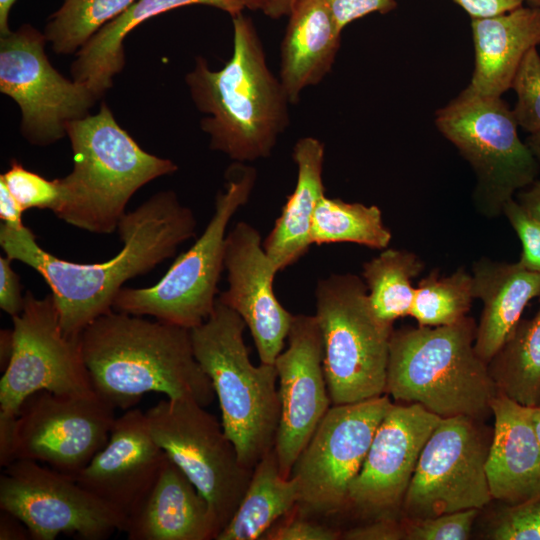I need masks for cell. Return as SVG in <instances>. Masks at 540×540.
<instances>
[{
    "instance_id": "cell-28",
    "label": "cell",
    "mask_w": 540,
    "mask_h": 540,
    "mask_svg": "<svg viewBox=\"0 0 540 540\" xmlns=\"http://www.w3.org/2000/svg\"><path fill=\"white\" fill-rule=\"evenodd\" d=\"M297 503V483L281 474L272 449L253 468L239 506L216 540L262 539Z\"/></svg>"
},
{
    "instance_id": "cell-35",
    "label": "cell",
    "mask_w": 540,
    "mask_h": 540,
    "mask_svg": "<svg viewBox=\"0 0 540 540\" xmlns=\"http://www.w3.org/2000/svg\"><path fill=\"white\" fill-rule=\"evenodd\" d=\"M517 102L513 114L518 126L529 134L540 130V55L536 47L524 56L512 86Z\"/></svg>"
},
{
    "instance_id": "cell-51",
    "label": "cell",
    "mask_w": 540,
    "mask_h": 540,
    "mask_svg": "<svg viewBox=\"0 0 540 540\" xmlns=\"http://www.w3.org/2000/svg\"><path fill=\"white\" fill-rule=\"evenodd\" d=\"M244 8L253 11H262L266 8L270 0H239Z\"/></svg>"
},
{
    "instance_id": "cell-46",
    "label": "cell",
    "mask_w": 540,
    "mask_h": 540,
    "mask_svg": "<svg viewBox=\"0 0 540 540\" xmlns=\"http://www.w3.org/2000/svg\"><path fill=\"white\" fill-rule=\"evenodd\" d=\"M521 207L540 224V181L535 180L516 194Z\"/></svg>"
},
{
    "instance_id": "cell-6",
    "label": "cell",
    "mask_w": 540,
    "mask_h": 540,
    "mask_svg": "<svg viewBox=\"0 0 540 540\" xmlns=\"http://www.w3.org/2000/svg\"><path fill=\"white\" fill-rule=\"evenodd\" d=\"M245 322L218 298L210 316L190 329L194 355L211 380L221 423L243 465L253 469L274 447L280 417L274 364L255 366Z\"/></svg>"
},
{
    "instance_id": "cell-24",
    "label": "cell",
    "mask_w": 540,
    "mask_h": 540,
    "mask_svg": "<svg viewBox=\"0 0 540 540\" xmlns=\"http://www.w3.org/2000/svg\"><path fill=\"white\" fill-rule=\"evenodd\" d=\"M281 42L279 79L291 104L331 71L341 34L325 0H297Z\"/></svg>"
},
{
    "instance_id": "cell-21",
    "label": "cell",
    "mask_w": 540,
    "mask_h": 540,
    "mask_svg": "<svg viewBox=\"0 0 540 540\" xmlns=\"http://www.w3.org/2000/svg\"><path fill=\"white\" fill-rule=\"evenodd\" d=\"M124 532L129 540H216L220 528L208 501L166 455Z\"/></svg>"
},
{
    "instance_id": "cell-49",
    "label": "cell",
    "mask_w": 540,
    "mask_h": 540,
    "mask_svg": "<svg viewBox=\"0 0 540 540\" xmlns=\"http://www.w3.org/2000/svg\"><path fill=\"white\" fill-rule=\"evenodd\" d=\"M15 0H0V34H8L11 30L8 25L9 13Z\"/></svg>"
},
{
    "instance_id": "cell-41",
    "label": "cell",
    "mask_w": 540,
    "mask_h": 540,
    "mask_svg": "<svg viewBox=\"0 0 540 540\" xmlns=\"http://www.w3.org/2000/svg\"><path fill=\"white\" fill-rule=\"evenodd\" d=\"M346 540H406L402 519L393 516L375 518L342 534Z\"/></svg>"
},
{
    "instance_id": "cell-36",
    "label": "cell",
    "mask_w": 540,
    "mask_h": 540,
    "mask_svg": "<svg viewBox=\"0 0 540 540\" xmlns=\"http://www.w3.org/2000/svg\"><path fill=\"white\" fill-rule=\"evenodd\" d=\"M12 196L21 208L54 210L60 196L58 179L48 180L41 175L27 170L23 165L12 160L10 168L0 175Z\"/></svg>"
},
{
    "instance_id": "cell-2",
    "label": "cell",
    "mask_w": 540,
    "mask_h": 540,
    "mask_svg": "<svg viewBox=\"0 0 540 540\" xmlns=\"http://www.w3.org/2000/svg\"><path fill=\"white\" fill-rule=\"evenodd\" d=\"M80 342L95 393L114 409H131L152 392L204 407L216 398L190 329L112 310L89 324Z\"/></svg>"
},
{
    "instance_id": "cell-25",
    "label": "cell",
    "mask_w": 540,
    "mask_h": 540,
    "mask_svg": "<svg viewBox=\"0 0 540 540\" xmlns=\"http://www.w3.org/2000/svg\"><path fill=\"white\" fill-rule=\"evenodd\" d=\"M475 298L483 303L477 325L475 351L487 364L503 346L528 303L540 296V273L519 262L482 257L472 266Z\"/></svg>"
},
{
    "instance_id": "cell-22",
    "label": "cell",
    "mask_w": 540,
    "mask_h": 540,
    "mask_svg": "<svg viewBox=\"0 0 540 540\" xmlns=\"http://www.w3.org/2000/svg\"><path fill=\"white\" fill-rule=\"evenodd\" d=\"M491 412L494 427L486 473L492 498L511 505L540 494V443L530 407L497 392Z\"/></svg>"
},
{
    "instance_id": "cell-26",
    "label": "cell",
    "mask_w": 540,
    "mask_h": 540,
    "mask_svg": "<svg viewBox=\"0 0 540 540\" xmlns=\"http://www.w3.org/2000/svg\"><path fill=\"white\" fill-rule=\"evenodd\" d=\"M324 152V144L311 136L300 138L293 147L296 186L263 242V248L278 272L296 263L312 245L313 215L318 202L325 196Z\"/></svg>"
},
{
    "instance_id": "cell-1",
    "label": "cell",
    "mask_w": 540,
    "mask_h": 540,
    "mask_svg": "<svg viewBox=\"0 0 540 540\" xmlns=\"http://www.w3.org/2000/svg\"><path fill=\"white\" fill-rule=\"evenodd\" d=\"M196 219L176 194L161 191L125 213L118 230L121 250L110 260L78 263L47 252L28 227L0 226L5 255L37 271L51 289L59 322L69 337H79L100 316L113 310L124 283L172 257L195 235Z\"/></svg>"
},
{
    "instance_id": "cell-8",
    "label": "cell",
    "mask_w": 540,
    "mask_h": 540,
    "mask_svg": "<svg viewBox=\"0 0 540 540\" xmlns=\"http://www.w3.org/2000/svg\"><path fill=\"white\" fill-rule=\"evenodd\" d=\"M256 170L236 162L226 173V185L215 200L207 227L192 247L182 253L154 285L122 288L113 310L192 329L212 313L224 267L226 228L235 212L250 198Z\"/></svg>"
},
{
    "instance_id": "cell-23",
    "label": "cell",
    "mask_w": 540,
    "mask_h": 540,
    "mask_svg": "<svg viewBox=\"0 0 540 540\" xmlns=\"http://www.w3.org/2000/svg\"><path fill=\"white\" fill-rule=\"evenodd\" d=\"M475 68L467 91L501 97L527 52L540 45V7L521 6L471 21Z\"/></svg>"
},
{
    "instance_id": "cell-32",
    "label": "cell",
    "mask_w": 540,
    "mask_h": 540,
    "mask_svg": "<svg viewBox=\"0 0 540 540\" xmlns=\"http://www.w3.org/2000/svg\"><path fill=\"white\" fill-rule=\"evenodd\" d=\"M474 299L472 274L463 267L449 276L434 270L415 287L410 316L418 326L452 325L467 316Z\"/></svg>"
},
{
    "instance_id": "cell-54",
    "label": "cell",
    "mask_w": 540,
    "mask_h": 540,
    "mask_svg": "<svg viewBox=\"0 0 540 540\" xmlns=\"http://www.w3.org/2000/svg\"><path fill=\"white\" fill-rule=\"evenodd\" d=\"M538 406H540V403H539V405H538Z\"/></svg>"
},
{
    "instance_id": "cell-11",
    "label": "cell",
    "mask_w": 540,
    "mask_h": 540,
    "mask_svg": "<svg viewBox=\"0 0 540 540\" xmlns=\"http://www.w3.org/2000/svg\"><path fill=\"white\" fill-rule=\"evenodd\" d=\"M492 434L484 420L441 418L421 451L403 517L425 519L487 506L493 500L486 473Z\"/></svg>"
},
{
    "instance_id": "cell-14",
    "label": "cell",
    "mask_w": 540,
    "mask_h": 540,
    "mask_svg": "<svg viewBox=\"0 0 540 540\" xmlns=\"http://www.w3.org/2000/svg\"><path fill=\"white\" fill-rule=\"evenodd\" d=\"M46 42L30 24L0 38V91L19 106L22 135L39 146L62 139L67 125L89 115L99 98L87 85L65 78L50 64Z\"/></svg>"
},
{
    "instance_id": "cell-19",
    "label": "cell",
    "mask_w": 540,
    "mask_h": 540,
    "mask_svg": "<svg viewBox=\"0 0 540 540\" xmlns=\"http://www.w3.org/2000/svg\"><path fill=\"white\" fill-rule=\"evenodd\" d=\"M224 267L229 286L218 299L243 319L260 362L274 364L284 349L294 315L274 294L273 280L278 271L256 228L241 221L229 232Z\"/></svg>"
},
{
    "instance_id": "cell-13",
    "label": "cell",
    "mask_w": 540,
    "mask_h": 540,
    "mask_svg": "<svg viewBox=\"0 0 540 540\" xmlns=\"http://www.w3.org/2000/svg\"><path fill=\"white\" fill-rule=\"evenodd\" d=\"M392 403L384 394L329 408L291 470L301 513L330 515L347 505L349 486Z\"/></svg>"
},
{
    "instance_id": "cell-38",
    "label": "cell",
    "mask_w": 540,
    "mask_h": 540,
    "mask_svg": "<svg viewBox=\"0 0 540 540\" xmlns=\"http://www.w3.org/2000/svg\"><path fill=\"white\" fill-rule=\"evenodd\" d=\"M502 214L522 243L518 262L527 270L540 273V224L514 198L506 202Z\"/></svg>"
},
{
    "instance_id": "cell-37",
    "label": "cell",
    "mask_w": 540,
    "mask_h": 540,
    "mask_svg": "<svg viewBox=\"0 0 540 540\" xmlns=\"http://www.w3.org/2000/svg\"><path fill=\"white\" fill-rule=\"evenodd\" d=\"M479 512L472 508L425 519L403 517L406 540H467Z\"/></svg>"
},
{
    "instance_id": "cell-27",
    "label": "cell",
    "mask_w": 540,
    "mask_h": 540,
    "mask_svg": "<svg viewBox=\"0 0 540 540\" xmlns=\"http://www.w3.org/2000/svg\"><path fill=\"white\" fill-rule=\"evenodd\" d=\"M194 4L218 8L232 17L245 9L239 0H136L76 52L71 65L72 79L87 85L100 97L125 65L123 41L131 30L161 13Z\"/></svg>"
},
{
    "instance_id": "cell-33",
    "label": "cell",
    "mask_w": 540,
    "mask_h": 540,
    "mask_svg": "<svg viewBox=\"0 0 540 540\" xmlns=\"http://www.w3.org/2000/svg\"><path fill=\"white\" fill-rule=\"evenodd\" d=\"M135 1L63 0L50 16L43 34L56 54H72Z\"/></svg>"
},
{
    "instance_id": "cell-52",
    "label": "cell",
    "mask_w": 540,
    "mask_h": 540,
    "mask_svg": "<svg viewBox=\"0 0 540 540\" xmlns=\"http://www.w3.org/2000/svg\"><path fill=\"white\" fill-rule=\"evenodd\" d=\"M530 415L540 443V406L530 407Z\"/></svg>"
},
{
    "instance_id": "cell-3",
    "label": "cell",
    "mask_w": 540,
    "mask_h": 540,
    "mask_svg": "<svg viewBox=\"0 0 540 540\" xmlns=\"http://www.w3.org/2000/svg\"><path fill=\"white\" fill-rule=\"evenodd\" d=\"M233 51L220 70L197 57L185 80L210 148L238 163L271 155L289 125L288 96L266 62L257 30L242 13L232 17Z\"/></svg>"
},
{
    "instance_id": "cell-42",
    "label": "cell",
    "mask_w": 540,
    "mask_h": 540,
    "mask_svg": "<svg viewBox=\"0 0 540 540\" xmlns=\"http://www.w3.org/2000/svg\"><path fill=\"white\" fill-rule=\"evenodd\" d=\"M12 259L0 257V308L11 317L19 315L25 305L20 280L12 268Z\"/></svg>"
},
{
    "instance_id": "cell-9",
    "label": "cell",
    "mask_w": 540,
    "mask_h": 540,
    "mask_svg": "<svg viewBox=\"0 0 540 540\" xmlns=\"http://www.w3.org/2000/svg\"><path fill=\"white\" fill-rule=\"evenodd\" d=\"M435 124L474 170L480 214L499 216L507 201L536 180L539 162L520 140L513 110L501 97L464 89L436 112Z\"/></svg>"
},
{
    "instance_id": "cell-34",
    "label": "cell",
    "mask_w": 540,
    "mask_h": 540,
    "mask_svg": "<svg viewBox=\"0 0 540 540\" xmlns=\"http://www.w3.org/2000/svg\"><path fill=\"white\" fill-rule=\"evenodd\" d=\"M484 536L491 540H540V494L504 504L490 518Z\"/></svg>"
},
{
    "instance_id": "cell-30",
    "label": "cell",
    "mask_w": 540,
    "mask_h": 540,
    "mask_svg": "<svg viewBox=\"0 0 540 540\" xmlns=\"http://www.w3.org/2000/svg\"><path fill=\"white\" fill-rule=\"evenodd\" d=\"M423 269L424 262L415 253L398 249H386L363 264L368 301L380 321L393 325L410 315L415 296L411 281Z\"/></svg>"
},
{
    "instance_id": "cell-40",
    "label": "cell",
    "mask_w": 540,
    "mask_h": 540,
    "mask_svg": "<svg viewBox=\"0 0 540 540\" xmlns=\"http://www.w3.org/2000/svg\"><path fill=\"white\" fill-rule=\"evenodd\" d=\"M338 29L371 13L386 14L397 7L396 0H325Z\"/></svg>"
},
{
    "instance_id": "cell-20",
    "label": "cell",
    "mask_w": 540,
    "mask_h": 540,
    "mask_svg": "<svg viewBox=\"0 0 540 540\" xmlns=\"http://www.w3.org/2000/svg\"><path fill=\"white\" fill-rule=\"evenodd\" d=\"M165 458L145 412L131 408L116 417L105 446L74 477L126 519L154 484Z\"/></svg>"
},
{
    "instance_id": "cell-16",
    "label": "cell",
    "mask_w": 540,
    "mask_h": 540,
    "mask_svg": "<svg viewBox=\"0 0 540 540\" xmlns=\"http://www.w3.org/2000/svg\"><path fill=\"white\" fill-rule=\"evenodd\" d=\"M114 410L97 394L30 395L16 417L14 461L32 460L76 475L107 443Z\"/></svg>"
},
{
    "instance_id": "cell-53",
    "label": "cell",
    "mask_w": 540,
    "mask_h": 540,
    "mask_svg": "<svg viewBox=\"0 0 540 540\" xmlns=\"http://www.w3.org/2000/svg\"><path fill=\"white\" fill-rule=\"evenodd\" d=\"M529 5L540 7V0H532Z\"/></svg>"
},
{
    "instance_id": "cell-43",
    "label": "cell",
    "mask_w": 540,
    "mask_h": 540,
    "mask_svg": "<svg viewBox=\"0 0 540 540\" xmlns=\"http://www.w3.org/2000/svg\"><path fill=\"white\" fill-rule=\"evenodd\" d=\"M472 19L486 18L530 4L532 0H453Z\"/></svg>"
},
{
    "instance_id": "cell-44",
    "label": "cell",
    "mask_w": 540,
    "mask_h": 540,
    "mask_svg": "<svg viewBox=\"0 0 540 540\" xmlns=\"http://www.w3.org/2000/svg\"><path fill=\"white\" fill-rule=\"evenodd\" d=\"M23 212L24 210L9 192L4 182L0 180V218L2 223L14 229L24 227Z\"/></svg>"
},
{
    "instance_id": "cell-7",
    "label": "cell",
    "mask_w": 540,
    "mask_h": 540,
    "mask_svg": "<svg viewBox=\"0 0 540 540\" xmlns=\"http://www.w3.org/2000/svg\"><path fill=\"white\" fill-rule=\"evenodd\" d=\"M315 298L332 405L384 395L393 325L373 313L365 282L354 274H331L318 281Z\"/></svg>"
},
{
    "instance_id": "cell-15",
    "label": "cell",
    "mask_w": 540,
    "mask_h": 540,
    "mask_svg": "<svg viewBox=\"0 0 540 540\" xmlns=\"http://www.w3.org/2000/svg\"><path fill=\"white\" fill-rule=\"evenodd\" d=\"M0 509L18 517L34 540H54L61 533L102 540L126 524L73 475L25 459L3 467Z\"/></svg>"
},
{
    "instance_id": "cell-4",
    "label": "cell",
    "mask_w": 540,
    "mask_h": 540,
    "mask_svg": "<svg viewBox=\"0 0 540 540\" xmlns=\"http://www.w3.org/2000/svg\"><path fill=\"white\" fill-rule=\"evenodd\" d=\"M66 135L74 165L58 179L60 196L53 213L82 230L112 233L138 189L178 169L173 161L143 150L105 103L96 114L70 122Z\"/></svg>"
},
{
    "instance_id": "cell-45",
    "label": "cell",
    "mask_w": 540,
    "mask_h": 540,
    "mask_svg": "<svg viewBox=\"0 0 540 540\" xmlns=\"http://www.w3.org/2000/svg\"><path fill=\"white\" fill-rule=\"evenodd\" d=\"M32 539L28 527L12 513L2 510L0 512V540H27Z\"/></svg>"
},
{
    "instance_id": "cell-18",
    "label": "cell",
    "mask_w": 540,
    "mask_h": 540,
    "mask_svg": "<svg viewBox=\"0 0 540 540\" xmlns=\"http://www.w3.org/2000/svg\"><path fill=\"white\" fill-rule=\"evenodd\" d=\"M287 340V348L274 362L280 417L273 449L285 478L332 405L315 315H294Z\"/></svg>"
},
{
    "instance_id": "cell-31",
    "label": "cell",
    "mask_w": 540,
    "mask_h": 540,
    "mask_svg": "<svg viewBox=\"0 0 540 540\" xmlns=\"http://www.w3.org/2000/svg\"><path fill=\"white\" fill-rule=\"evenodd\" d=\"M310 239L317 245L350 242L385 249L392 234L377 206L323 196L313 215Z\"/></svg>"
},
{
    "instance_id": "cell-17",
    "label": "cell",
    "mask_w": 540,
    "mask_h": 540,
    "mask_svg": "<svg viewBox=\"0 0 540 540\" xmlns=\"http://www.w3.org/2000/svg\"><path fill=\"white\" fill-rule=\"evenodd\" d=\"M440 420L418 403H392L349 486L347 504L374 518L401 514L421 451Z\"/></svg>"
},
{
    "instance_id": "cell-47",
    "label": "cell",
    "mask_w": 540,
    "mask_h": 540,
    "mask_svg": "<svg viewBox=\"0 0 540 540\" xmlns=\"http://www.w3.org/2000/svg\"><path fill=\"white\" fill-rule=\"evenodd\" d=\"M297 0H270L263 13L272 19L288 16Z\"/></svg>"
},
{
    "instance_id": "cell-10",
    "label": "cell",
    "mask_w": 540,
    "mask_h": 540,
    "mask_svg": "<svg viewBox=\"0 0 540 540\" xmlns=\"http://www.w3.org/2000/svg\"><path fill=\"white\" fill-rule=\"evenodd\" d=\"M145 415L153 439L208 501L221 531L239 506L253 469L242 464L222 423L197 402L166 398Z\"/></svg>"
},
{
    "instance_id": "cell-29",
    "label": "cell",
    "mask_w": 540,
    "mask_h": 540,
    "mask_svg": "<svg viewBox=\"0 0 540 540\" xmlns=\"http://www.w3.org/2000/svg\"><path fill=\"white\" fill-rule=\"evenodd\" d=\"M488 368L498 392L527 407L539 405L540 304L531 319H520Z\"/></svg>"
},
{
    "instance_id": "cell-48",
    "label": "cell",
    "mask_w": 540,
    "mask_h": 540,
    "mask_svg": "<svg viewBox=\"0 0 540 540\" xmlns=\"http://www.w3.org/2000/svg\"><path fill=\"white\" fill-rule=\"evenodd\" d=\"M1 370H5L12 352V330H1Z\"/></svg>"
},
{
    "instance_id": "cell-5",
    "label": "cell",
    "mask_w": 540,
    "mask_h": 540,
    "mask_svg": "<svg viewBox=\"0 0 540 540\" xmlns=\"http://www.w3.org/2000/svg\"><path fill=\"white\" fill-rule=\"evenodd\" d=\"M476 330L469 316L452 325L393 330L385 394L441 418H488L498 391L475 351Z\"/></svg>"
},
{
    "instance_id": "cell-39",
    "label": "cell",
    "mask_w": 540,
    "mask_h": 540,
    "mask_svg": "<svg viewBox=\"0 0 540 540\" xmlns=\"http://www.w3.org/2000/svg\"><path fill=\"white\" fill-rule=\"evenodd\" d=\"M342 535L328 526L293 517L273 526L262 539L267 540H337Z\"/></svg>"
},
{
    "instance_id": "cell-50",
    "label": "cell",
    "mask_w": 540,
    "mask_h": 540,
    "mask_svg": "<svg viewBox=\"0 0 540 540\" xmlns=\"http://www.w3.org/2000/svg\"><path fill=\"white\" fill-rule=\"evenodd\" d=\"M525 143L527 144V146L531 150L534 157L540 163V130L535 132V133H531L527 137Z\"/></svg>"
},
{
    "instance_id": "cell-12",
    "label": "cell",
    "mask_w": 540,
    "mask_h": 540,
    "mask_svg": "<svg viewBox=\"0 0 540 540\" xmlns=\"http://www.w3.org/2000/svg\"><path fill=\"white\" fill-rule=\"evenodd\" d=\"M12 352L0 380V415L17 417L32 394H96L86 367L80 336H67L51 294H25L23 311L12 317Z\"/></svg>"
}]
</instances>
